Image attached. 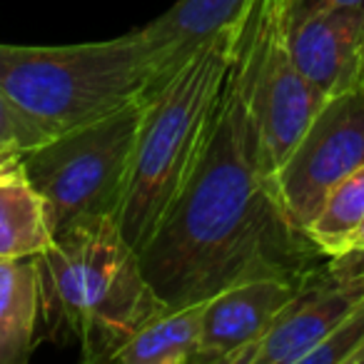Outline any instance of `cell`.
Returning <instances> with one entry per match:
<instances>
[{
  "label": "cell",
  "mask_w": 364,
  "mask_h": 364,
  "mask_svg": "<svg viewBox=\"0 0 364 364\" xmlns=\"http://www.w3.org/2000/svg\"><path fill=\"white\" fill-rule=\"evenodd\" d=\"M237 33V31H235ZM327 259L287 218L252 110L237 36L198 160L140 264L167 307L205 302L230 284L307 274Z\"/></svg>",
  "instance_id": "1"
},
{
  "label": "cell",
  "mask_w": 364,
  "mask_h": 364,
  "mask_svg": "<svg viewBox=\"0 0 364 364\" xmlns=\"http://www.w3.org/2000/svg\"><path fill=\"white\" fill-rule=\"evenodd\" d=\"M38 272L43 312L77 339L87 364L112 362L142 324L167 309L112 215L58 232L38 255Z\"/></svg>",
  "instance_id": "2"
},
{
  "label": "cell",
  "mask_w": 364,
  "mask_h": 364,
  "mask_svg": "<svg viewBox=\"0 0 364 364\" xmlns=\"http://www.w3.org/2000/svg\"><path fill=\"white\" fill-rule=\"evenodd\" d=\"M237 26L200 46L142 102L135 150L115 220L127 242L147 245L188 180L230 68Z\"/></svg>",
  "instance_id": "3"
},
{
  "label": "cell",
  "mask_w": 364,
  "mask_h": 364,
  "mask_svg": "<svg viewBox=\"0 0 364 364\" xmlns=\"http://www.w3.org/2000/svg\"><path fill=\"white\" fill-rule=\"evenodd\" d=\"M160 58L140 31L80 46L0 43V87L48 137L147 97Z\"/></svg>",
  "instance_id": "4"
},
{
  "label": "cell",
  "mask_w": 364,
  "mask_h": 364,
  "mask_svg": "<svg viewBox=\"0 0 364 364\" xmlns=\"http://www.w3.org/2000/svg\"><path fill=\"white\" fill-rule=\"evenodd\" d=\"M142 102L145 97L23 152L55 235L77 220L115 218L130 172Z\"/></svg>",
  "instance_id": "5"
},
{
  "label": "cell",
  "mask_w": 364,
  "mask_h": 364,
  "mask_svg": "<svg viewBox=\"0 0 364 364\" xmlns=\"http://www.w3.org/2000/svg\"><path fill=\"white\" fill-rule=\"evenodd\" d=\"M287 28L289 0H252L235 33L247 58L252 110L274 172L327 100L294 63Z\"/></svg>",
  "instance_id": "6"
},
{
  "label": "cell",
  "mask_w": 364,
  "mask_h": 364,
  "mask_svg": "<svg viewBox=\"0 0 364 364\" xmlns=\"http://www.w3.org/2000/svg\"><path fill=\"white\" fill-rule=\"evenodd\" d=\"M364 167V80L327 97L274 172L279 200L304 232L324 198Z\"/></svg>",
  "instance_id": "7"
},
{
  "label": "cell",
  "mask_w": 364,
  "mask_h": 364,
  "mask_svg": "<svg viewBox=\"0 0 364 364\" xmlns=\"http://www.w3.org/2000/svg\"><path fill=\"white\" fill-rule=\"evenodd\" d=\"M362 299L364 250L327 257V264L307 274L292 302L257 342L250 364H302Z\"/></svg>",
  "instance_id": "8"
},
{
  "label": "cell",
  "mask_w": 364,
  "mask_h": 364,
  "mask_svg": "<svg viewBox=\"0 0 364 364\" xmlns=\"http://www.w3.org/2000/svg\"><path fill=\"white\" fill-rule=\"evenodd\" d=\"M307 274L245 279L205 299L195 362L250 364L252 349L267 334L279 312L292 302Z\"/></svg>",
  "instance_id": "9"
},
{
  "label": "cell",
  "mask_w": 364,
  "mask_h": 364,
  "mask_svg": "<svg viewBox=\"0 0 364 364\" xmlns=\"http://www.w3.org/2000/svg\"><path fill=\"white\" fill-rule=\"evenodd\" d=\"M287 43L302 75L327 97L357 85L364 80V3L289 23Z\"/></svg>",
  "instance_id": "10"
},
{
  "label": "cell",
  "mask_w": 364,
  "mask_h": 364,
  "mask_svg": "<svg viewBox=\"0 0 364 364\" xmlns=\"http://www.w3.org/2000/svg\"><path fill=\"white\" fill-rule=\"evenodd\" d=\"M250 3L252 0H177L162 16L140 28L160 58V82L210 38L237 26Z\"/></svg>",
  "instance_id": "11"
},
{
  "label": "cell",
  "mask_w": 364,
  "mask_h": 364,
  "mask_svg": "<svg viewBox=\"0 0 364 364\" xmlns=\"http://www.w3.org/2000/svg\"><path fill=\"white\" fill-rule=\"evenodd\" d=\"M53 240L48 205L33 185L23 155L0 157V257H38Z\"/></svg>",
  "instance_id": "12"
},
{
  "label": "cell",
  "mask_w": 364,
  "mask_h": 364,
  "mask_svg": "<svg viewBox=\"0 0 364 364\" xmlns=\"http://www.w3.org/2000/svg\"><path fill=\"white\" fill-rule=\"evenodd\" d=\"M41 314L38 257H0V364H26L31 359Z\"/></svg>",
  "instance_id": "13"
},
{
  "label": "cell",
  "mask_w": 364,
  "mask_h": 364,
  "mask_svg": "<svg viewBox=\"0 0 364 364\" xmlns=\"http://www.w3.org/2000/svg\"><path fill=\"white\" fill-rule=\"evenodd\" d=\"M203 302L167 307L142 324L115 354V364H188L198 359Z\"/></svg>",
  "instance_id": "14"
},
{
  "label": "cell",
  "mask_w": 364,
  "mask_h": 364,
  "mask_svg": "<svg viewBox=\"0 0 364 364\" xmlns=\"http://www.w3.org/2000/svg\"><path fill=\"white\" fill-rule=\"evenodd\" d=\"M364 223V167L342 180L324 198L322 208L307 225L304 235L324 257L349 252L357 230Z\"/></svg>",
  "instance_id": "15"
},
{
  "label": "cell",
  "mask_w": 364,
  "mask_h": 364,
  "mask_svg": "<svg viewBox=\"0 0 364 364\" xmlns=\"http://www.w3.org/2000/svg\"><path fill=\"white\" fill-rule=\"evenodd\" d=\"M46 140V132L33 120H28L18 110L16 102L6 95V90L0 87V157L23 155V152L43 145Z\"/></svg>",
  "instance_id": "16"
},
{
  "label": "cell",
  "mask_w": 364,
  "mask_h": 364,
  "mask_svg": "<svg viewBox=\"0 0 364 364\" xmlns=\"http://www.w3.org/2000/svg\"><path fill=\"white\" fill-rule=\"evenodd\" d=\"M364 0H289V23H297L302 18L312 16L324 8L334 6H362Z\"/></svg>",
  "instance_id": "17"
},
{
  "label": "cell",
  "mask_w": 364,
  "mask_h": 364,
  "mask_svg": "<svg viewBox=\"0 0 364 364\" xmlns=\"http://www.w3.org/2000/svg\"><path fill=\"white\" fill-rule=\"evenodd\" d=\"M352 250H364V223H362V228L357 230V235H354L352 245H349V252H352Z\"/></svg>",
  "instance_id": "18"
},
{
  "label": "cell",
  "mask_w": 364,
  "mask_h": 364,
  "mask_svg": "<svg viewBox=\"0 0 364 364\" xmlns=\"http://www.w3.org/2000/svg\"><path fill=\"white\" fill-rule=\"evenodd\" d=\"M352 364H364V349L357 354V357H354V362H352Z\"/></svg>",
  "instance_id": "19"
}]
</instances>
